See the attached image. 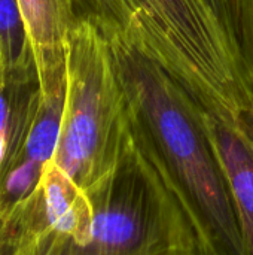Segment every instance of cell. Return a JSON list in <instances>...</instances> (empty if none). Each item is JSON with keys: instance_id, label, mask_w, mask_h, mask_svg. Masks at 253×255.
<instances>
[{"instance_id": "cell-3", "label": "cell", "mask_w": 253, "mask_h": 255, "mask_svg": "<svg viewBox=\"0 0 253 255\" xmlns=\"http://www.w3.org/2000/svg\"><path fill=\"white\" fill-rule=\"evenodd\" d=\"M140 130L188 214L201 255H248L224 173L204 133L203 108L160 64L106 36Z\"/></svg>"}, {"instance_id": "cell-7", "label": "cell", "mask_w": 253, "mask_h": 255, "mask_svg": "<svg viewBox=\"0 0 253 255\" xmlns=\"http://www.w3.org/2000/svg\"><path fill=\"white\" fill-rule=\"evenodd\" d=\"M37 70L18 0H0V79Z\"/></svg>"}, {"instance_id": "cell-2", "label": "cell", "mask_w": 253, "mask_h": 255, "mask_svg": "<svg viewBox=\"0 0 253 255\" xmlns=\"http://www.w3.org/2000/svg\"><path fill=\"white\" fill-rule=\"evenodd\" d=\"M79 19L118 36L170 73L253 145V84L237 40L207 0H73Z\"/></svg>"}, {"instance_id": "cell-6", "label": "cell", "mask_w": 253, "mask_h": 255, "mask_svg": "<svg viewBox=\"0 0 253 255\" xmlns=\"http://www.w3.org/2000/svg\"><path fill=\"white\" fill-rule=\"evenodd\" d=\"M201 121L227 181L246 254L253 255V145L207 111Z\"/></svg>"}, {"instance_id": "cell-5", "label": "cell", "mask_w": 253, "mask_h": 255, "mask_svg": "<svg viewBox=\"0 0 253 255\" xmlns=\"http://www.w3.org/2000/svg\"><path fill=\"white\" fill-rule=\"evenodd\" d=\"M34 57L40 91L67 84V40L79 21L73 0H18Z\"/></svg>"}, {"instance_id": "cell-4", "label": "cell", "mask_w": 253, "mask_h": 255, "mask_svg": "<svg viewBox=\"0 0 253 255\" xmlns=\"http://www.w3.org/2000/svg\"><path fill=\"white\" fill-rule=\"evenodd\" d=\"M67 93L52 163L81 190L116 163L131 109L118 78L107 37L79 19L67 40Z\"/></svg>"}, {"instance_id": "cell-1", "label": "cell", "mask_w": 253, "mask_h": 255, "mask_svg": "<svg viewBox=\"0 0 253 255\" xmlns=\"http://www.w3.org/2000/svg\"><path fill=\"white\" fill-rule=\"evenodd\" d=\"M13 255H201L194 226L133 109L113 167L79 190L40 236Z\"/></svg>"}, {"instance_id": "cell-9", "label": "cell", "mask_w": 253, "mask_h": 255, "mask_svg": "<svg viewBox=\"0 0 253 255\" xmlns=\"http://www.w3.org/2000/svg\"><path fill=\"white\" fill-rule=\"evenodd\" d=\"M224 27L237 40L240 36V4L242 0H207Z\"/></svg>"}, {"instance_id": "cell-8", "label": "cell", "mask_w": 253, "mask_h": 255, "mask_svg": "<svg viewBox=\"0 0 253 255\" xmlns=\"http://www.w3.org/2000/svg\"><path fill=\"white\" fill-rule=\"evenodd\" d=\"M239 46L253 84V0H242Z\"/></svg>"}]
</instances>
